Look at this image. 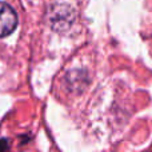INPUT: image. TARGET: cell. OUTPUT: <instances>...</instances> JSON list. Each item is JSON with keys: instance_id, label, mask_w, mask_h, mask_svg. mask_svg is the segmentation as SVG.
<instances>
[{"instance_id": "cell-1", "label": "cell", "mask_w": 152, "mask_h": 152, "mask_svg": "<svg viewBox=\"0 0 152 152\" xmlns=\"http://www.w3.org/2000/svg\"><path fill=\"white\" fill-rule=\"evenodd\" d=\"M18 24V16L12 7L0 1V37L10 35Z\"/></svg>"}]
</instances>
